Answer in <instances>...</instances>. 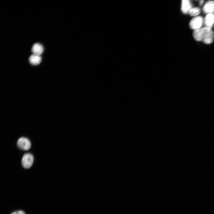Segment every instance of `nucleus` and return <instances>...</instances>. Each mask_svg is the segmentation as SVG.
Wrapping results in <instances>:
<instances>
[{"mask_svg":"<svg viewBox=\"0 0 214 214\" xmlns=\"http://www.w3.org/2000/svg\"><path fill=\"white\" fill-rule=\"evenodd\" d=\"M11 214H25V213L23 211L18 210L14 212Z\"/></svg>","mask_w":214,"mask_h":214,"instance_id":"9b49d317","label":"nucleus"},{"mask_svg":"<svg viewBox=\"0 0 214 214\" xmlns=\"http://www.w3.org/2000/svg\"><path fill=\"white\" fill-rule=\"evenodd\" d=\"M204 22L206 27L211 28L214 23V14H207L205 18Z\"/></svg>","mask_w":214,"mask_h":214,"instance_id":"6e6552de","label":"nucleus"},{"mask_svg":"<svg viewBox=\"0 0 214 214\" xmlns=\"http://www.w3.org/2000/svg\"><path fill=\"white\" fill-rule=\"evenodd\" d=\"M193 37L197 41H202L206 44L213 42L214 33L210 28L205 27L195 30L193 32Z\"/></svg>","mask_w":214,"mask_h":214,"instance_id":"f257e3e1","label":"nucleus"},{"mask_svg":"<svg viewBox=\"0 0 214 214\" xmlns=\"http://www.w3.org/2000/svg\"><path fill=\"white\" fill-rule=\"evenodd\" d=\"M34 161L33 155L30 153H26L23 156L21 163L23 167L26 169H29L32 166Z\"/></svg>","mask_w":214,"mask_h":214,"instance_id":"f03ea898","label":"nucleus"},{"mask_svg":"<svg viewBox=\"0 0 214 214\" xmlns=\"http://www.w3.org/2000/svg\"><path fill=\"white\" fill-rule=\"evenodd\" d=\"M203 10L204 12L207 14H213L214 13V1H207L204 6Z\"/></svg>","mask_w":214,"mask_h":214,"instance_id":"39448f33","label":"nucleus"},{"mask_svg":"<svg viewBox=\"0 0 214 214\" xmlns=\"http://www.w3.org/2000/svg\"><path fill=\"white\" fill-rule=\"evenodd\" d=\"M41 61V57L40 56L33 54L30 56L29 58L30 63L33 65H37L39 64Z\"/></svg>","mask_w":214,"mask_h":214,"instance_id":"1a4fd4ad","label":"nucleus"},{"mask_svg":"<svg viewBox=\"0 0 214 214\" xmlns=\"http://www.w3.org/2000/svg\"><path fill=\"white\" fill-rule=\"evenodd\" d=\"M204 1V0H201V1H200V2H199V4H201V5L203 3Z\"/></svg>","mask_w":214,"mask_h":214,"instance_id":"f8f14e48","label":"nucleus"},{"mask_svg":"<svg viewBox=\"0 0 214 214\" xmlns=\"http://www.w3.org/2000/svg\"><path fill=\"white\" fill-rule=\"evenodd\" d=\"M43 46L39 43H36L34 44L32 48V51L33 54L39 56L43 53Z\"/></svg>","mask_w":214,"mask_h":214,"instance_id":"0eeeda50","label":"nucleus"},{"mask_svg":"<svg viewBox=\"0 0 214 214\" xmlns=\"http://www.w3.org/2000/svg\"><path fill=\"white\" fill-rule=\"evenodd\" d=\"M203 22V19L201 16H196L193 18L189 23L191 28L194 30L201 28Z\"/></svg>","mask_w":214,"mask_h":214,"instance_id":"7ed1b4c3","label":"nucleus"},{"mask_svg":"<svg viewBox=\"0 0 214 214\" xmlns=\"http://www.w3.org/2000/svg\"><path fill=\"white\" fill-rule=\"evenodd\" d=\"M200 13V9L197 7H192L189 11L188 13L192 16H195Z\"/></svg>","mask_w":214,"mask_h":214,"instance_id":"9d476101","label":"nucleus"},{"mask_svg":"<svg viewBox=\"0 0 214 214\" xmlns=\"http://www.w3.org/2000/svg\"><path fill=\"white\" fill-rule=\"evenodd\" d=\"M192 8V4L189 0L182 1L181 10L184 13L186 14L188 13L189 11Z\"/></svg>","mask_w":214,"mask_h":214,"instance_id":"423d86ee","label":"nucleus"},{"mask_svg":"<svg viewBox=\"0 0 214 214\" xmlns=\"http://www.w3.org/2000/svg\"><path fill=\"white\" fill-rule=\"evenodd\" d=\"M18 147L20 149L27 150H29L31 146V143L29 140L24 137L20 138L17 142Z\"/></svg>","mask_w":214,"mask_h":214,"instance_id":"20e7f679","label":"nucleus"}]
</instances>
